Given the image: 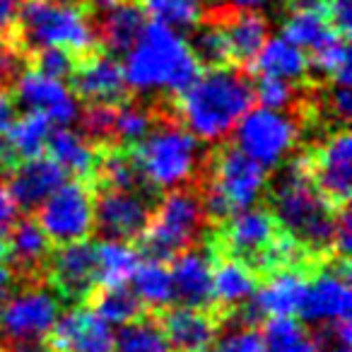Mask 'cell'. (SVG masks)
Returning a JSON list of instances; mask_svg holds the SVG:
<instances>
[{
  "label": "cell",
  "instance_id": "f35d334b",
  "mask_svg": "<svg viewBox=\"0 0 352 352\" xmlns=\"http://www.w3.org/2000/svg\"><path fill=\"white\" fill-rule=\"evenodd\" d=\"M193 36L188 41L193 56L201 63V68H217V65L230 63V49H227V39L222 34V27L217 25V20L201 22L196 30H191Z\"/></svg>",
  "mask_w": 352,
  "mask_h": 352
},
{
  "label": "cell",
  "instance_id": "836d02e7",
  "mask_svg": "<svg viewBox=\"0 0 352 352\" xmlns=\"http://www.w3.org/2000/svg\"><path fill=\"white\" fill-rule=\"evenodd\" d=\"M92 299V311L97 314L102 321H107L109 326H126V323L140 318L142 304L138 302V297L133 294V289L128 285H118V287H99L89 294Z\"/></svg>",
  "mask_w": 352,
  "mask_h": 352
},
{
  "label": "cell",
  "instance_id": "d4e9b609",
  "mask_svg": "<svg viewBox=\"0 0 352 352\" xmlns=\"http://www.w3.org/2000/svg\"><path fill=\"white\" fill-rule=\"evenodd\" d=\"M222 27V34L227 39L230 58L236 63H251L261 46L268 39V20L261 15V10H230L212 17Z\"/></svg>",
  "mask_w": 352,
  "mask_h": 352
},
{
  "label": "cell",
  "instance_id": "b9f144b4",
  "mask_svg": "<svg viewBox=\"0 0 352 352\" xmlns=\"http://www.w3.org/2000/svg\"><path fill=\"white\" fill-rule=\"evenodd\" d=\"M113 116H116L113 104H87V109L78 116V121L82 123V135L94 145H107V142L111 145Z\"/></svg>",
  "mask_w": 352,
  "mask_h": 352
},
{
  "label": "cell",
  "instance_id": "f546056e",
  "mask_svg": "<svg viewBox=\"0 0 352 352\" xmlns=\"http://www.w3.org/2000/svg\"><path fill=\"white\" fill-rule=\"evenodd\" d=\"M138 263H140V254L131 241L104 239L97 246V285L99 287L128 285Z\"/></svg>",
  "mask_w": 352,
  "mask_h": 352
},
{
  "label": "cell",
  "instance_id": "ba28073f",
  "mask_svg": "<svg viewBox=\"0 0 352 352\" xmlns=\"http://www.w3.org/2000/svg\"><path fill=\"white\" fill-rule=\"evenodd\" d=\"M234 147L265 171L280 166L294 152L302 123L289 111L251 107L234 126Z\"/></svg>",
  "mask_w": 352,
  "mask_h": 352
},
{
  "label": "cell",
  "instance_id": "ffe728a7",
  "mask_svg": "<svg viewBox=\"0 0 352 352\" xmlns=\"http://www.w3.org/2000/svg\"><path fill=\"white\" fill-rule=\"evenodd\" d=\"M92 25L107 54H126L145 27V12L133 0H92Z\"/></svg>",
  "mask_w": 352,
  "mask_h": 352
},
{
  "label": "cell",
  "instance_id": "681fc988",
  "mask_svg": "<svg viewBox=\"0 0 352 352\" xmlns=\"http://www.w3.org/2000/svg\"><path fill=\"white\" fill-rule=\"evenodd\" d=\"M17 118V102L6 87H0V135H6Z\"/></svg>",
  "mask_w": 352,
  "mask_h": 352
},
{
  "label": "cell",
  "instance_id": "e575fe53",
  "mask_svg": "<svg viewBox=\"0 0 352 352\" xmlns=\"http://www.w3.org/2000/svg\"><path fill=\"white\" fill-rule=\"evenodd\" d=\"M51 121L39 111H27L25 116H17L10 131L6 133L12 152L17 160H32L46 150V140L51 135Z\"/></svg>",
  "mask_w": 352,
  "mask_h": 352
},
{
  "label": "cell",
  "instance_id": "c3c4849f",
  "mask_svg": "<svg viewBox=\"0 0 352 352\" xmlns=\"http://www.w3.org/2000/svg\"><path fill=\"white\" fill-rule=\"evenodd\" d=\"M15 220H17V206L12 201L10 191H8L6 179L0 176V236H6L10 232Z\"/></svg>",
  "mask_w": 352,
  "mask_h": 352
},
{
  "label": "cell",
  "instance_id": "7bdbcfd3",
  "mask_svg": "<svg viewBox=\"0 0 352 352\" xmlns=\"http://www.w3.org/2000/svg\"><path fill=\"white\" fill-rule=\"evenodd\" d=\"M32 60H34L32 68L56 80L70 78L75 65H78V58H75L70 51H63V49H36Z\"/></svg>",
  "mask_w": 352,
  "mask_h": 352
},
{
  "label": "cell",
  "instance_id": "603a6c76",
  "mask_svg": "<svg viewBox=\"0 0 352 352\" xmlns=\"http://www.w3.org/2000/svg\"><path fill=\"white\" fill-rule=\"evenodd\" d=\"M6 236L8 241L3 246V254H8L10 258L8 265L12 268L15 278H27L30 283L39 280L51 254V241L44 230L36 225V220L25 217V220H15Z\"/></svg>",
  "mask_w": 352,
  "mask_h": 352
},
{
  "label": "cell",
  "instance_id": "6da1fadb",
  "mask_svg": "<svg viewBox=\"0 0 352 352\" xmlns=\"http://www.w3.org/2000/svg\"><path fill=\"white\" fill-rule=\"evenodd\" d=\"M254 107V80L239 65H217L196 75L176 94V121L201 142H220Z\"/></svg>",
  "mask_w": 352,
  "mask_h": 352
},
{
  "label": "cell",
  "instance_id": "7c38bea8",
  "mask_svg": "<svg viewBox=\"0 0 352 352\" xmlns=\"http://www.w3.org/2000/svg\"><path fill=\"white\" fill-rule=\"evenodd\" d=\"M309 157L311 182L333 206H347L350 203L352 186V138L345 126L333 131L316 152Z\"/></svg>",
  "mask_w": 352,
  "mask_h": 352
},
{
  "label": "cell",
  "instance_id": "680465c9",
  "mask_svg": "<svg viewBox=\"0 0 352 352\" xmlns=\"http://www.w3.org/2000/svg\"><path fill=\"white\" fill-rule=\"evenodd\" d=\"M0 258H3V244H0Z\"/></svg>",
  "mask_w": 352,
  "mask_h": 352
},
{
  "label": "cell",
  "instance_id": "4fadbf2b",
  "mask_svg": "<svg viewBox=\"0 0 352 352\" xmlns=\"http://www.w3.org/2000/svg\"><path fill=\"white\" fill-rule=\"evenodd\" d=\"M44 273L49 275L56 294L80 302L97 289V246L92 241L60 244L49 254Z\"/></svg>",
  "mask_w": 352,
  "mask_h": 352
},
{
  "label": "cell",
  "instance_id": "cb8c5ba5",
  "mask_svg": "<svg viewBox=\"0 0 352 352\" xmlns=\"http://www.w3.org/2000/svg\"><path fill=\"white\" fill-rule=\"evenodd\" d=\"M169 273L174 285V299H179L184 307H212V261L206 251L188 249L174 256Z\"/></svg>",
  "mask_w": 352,
  "mask_h": 352
},
{
  "label": "cell",
  "instance_id": "816d5d0a",
  "mask_svg": "<svg viewBox=\"0 0 352 352\" xmlns=\"http://www.w3.org/2000/svg\"><path fill=\"white\" fill-rule=\"evenodd\" d=\"M0 352H54L44 340H22V342H8Z\"/></svg>",
  "mask_w": 352,
  "mask_h": 352
},
{
  "label": "cell",
  "instance_id": "8fae6325",
  "mask_svg": "<svg viewBox=\"0 0 352 352\" xmlns=\"http://www.w3.org/2000/svg\"><path fill=\"white\" fill-rule=\"evenodd\" d=\"M350 261L338 256L328 268L318 270L307 283V292L297 316L302 318V323L328 326V323L350 318Z\"/></svg>",
  "mask_w": 352,
  "mask_h": 352
},
{
  "label": "cell",
  "instance_id": "ab89813d",
  "mask_svg": "<svg viewBox=\"0 0 352 352\" xmlns=\"http://www.w3.org/2000/svg\"><path fill=\"white\" fill-rule=\"evenodd\" d=\"M254 102L273 111H289L297 104V82L280 78H258L254 85Z\"/></svg>",
  "mask_w": 352,
  "mask_h": 352
},
{
  "label": "cell",
  "instance_id": "8992f818",
  "mask_svg": "<svg viewBox=\"0 0 352 352\" xmlns=\"http://www.w3.org/2000/svg\"><path fill=\"white\" fill-rule=\"evenodd\" d=\"M208 182L203 186V206L210 222H222L246 208H254L268 186V174L261 164L234 145L220 147L206 164Z\"/></svg>",
  "mask_w": 352,
  "mask_h": 352
},
{
  "label": "cell",
  "instance_id": "f1b7e54d",
  "mask_svg": "<svg viewBox=\"0 0 352 352\" xmlns=\"http://www.w3.org/2000/svg\"><path fill=\"white\" fill-rule=\"evenodd\" d=\"M131 285L138 302L152 311H164L174 302V285H171V273L164 261H140L131 278Z\"/></svg>",
  "mask_w": 352,
  "mask_h": 352
},
{
  "label": "cell",
  "instance_id": "9c48e42d",
  "mask_svg": "<svg viewBox=\"0 0 352 352\" xmlns=\"http://www.w3.org/2000/svg\"><path fill=\"white\" fill-rule=\"evenodd\" d=\"M36 225L51 244L82 241L94 230V193L87 184L65 182L36 208Z\"/></svg>",
  "mask_w": 352,
  "mask_h": 352
},
{
  "label": "cell",
  "instance_id": "3957f363",
  "mask_svg": "<svg viewBox=\"0 0 352 352\" xmlns=\"http://www.w3.org/2000/svg\"><path fill=\"white\" fill-rule=\"evenodd\" d=\"M198 73L201 63L188 41L160 22H145L135 44L126 51L123 63L128 89L138 94L164 92L176 97L196 80Z\"/></svg>",
  "mask_w": 352,
  "mask_h": 352
},
{
  "label": "cell",
  "instance_id": "d590c367",
  "mask_svg": "<svg viewBox=\"0 0 352 352\" xmlns=\"http://www.w3.org/2000/svg\"><path fill=\"white\" fill-rule=\"evenodd\" d=\"M160 113L150 107H142L135 102L116 104V116H113V133L111 145L116 147H135L147 133L152 131Z\"/></svg>",
  "mask_w": 352,
  "mask_h": 352
},
{
  "label": "cell",
  "instance_id": "91938a15",
  "mask_svg": "<svg viewBox=\"0 0 352 352\" xmlns=\"http://www.w3.org/2000/svg\"><path fill=\"white\" fill-rule=\"evenodd\" d=\"M0 350H3V345H0Z\"/></svg>",
  "mask_w": 352,
  "mask_h": 352
},
{
  "label": "cell",
  "instance_id": "ee69618b",
  "mask_svg": "<svg viewBox=\"0 0 352 352\" xmlns=\"http://www.w3.org/2000/svg\"><path fill=\"white\" fill-rule=\"evenodd\" d=\"M352 246V215L350 206H338L336 210V230H333V254H338L340 258L350 256Z\"/></svg>",
  "mask_w": 352,
  "mask_h": 352
},
{
  "label": "cell",
  "instance_id": "5b68a950",
  "mask_svg": "<svg viewBox=\"0 0 352 352\" xmlns=\"http://www.w3.org/2000/svg\"><path fill=\"white\" fill-rule=\"evenodd\" d=\"M15 27L27 49H63L75 58L92 54L97 46L92 17L82 8L56 0H22Z\"/></svg>",
  "mask_w": 352,
  "mask_h": 352
},
{
  "label": "cell",
  "instance_id": "60d3db41",
  "mask_svg": "<svg viewBox=\"0 0 352 352\" xmlns=\"http://www.w3.org/2000/svg\"><path fill=\"white\" fill-rule=\"evenodd\" d=\"M208 352H263V338L254 323L239 321L215 336Z\"/></svg>",
  "mask_w": 352,
  "mask_h": 352
},
{
  "label": "cell",
  "instance_id": "7a4b0ae2",
  "mask_svg": "<svg viewBox=\"0 0 352 352\" xmlns=\"http://www.w3.org/2000/svg\"><path fill=\"white\" fill-rule=\"evenodd\" d=\"M270 215L278 227L299 241L309 254L333 251L336 210L311 182L309 157H297L283 169L270 191Z\"/></svg>",
  "mask_w": 352,
  "mask_h": 352
},
{
  "label": "cell",
  "instance_id": "ac0fdd59",
  "mask_svg": "<svg viewBox=\"0 0 352 352\" xmlns=\"http://www.w3.org/2000/svg\"><path fill=\"white\" fill-rule=\"evenodd\" d=\"M54 352H113L116 333L89 307H73L58 314L49 333Z\"/></svg>",
  "mask_w": 352,
  "mask_h": 352
},
{
  "label": "cell",
  "instance_id": "d6a6232c",
  "mask_svg": "<svg viewBox=\"0 0 352 352\" xmlns=\"http://www.w3.org/2000/svg\"><path fill=\"white\" fill-rule=\"evenodd\" d=\"M309 68L316 70L321 78L331 80L333 85H352L350 46L347 39L338 32H331L311 49Z\"/></svg>",
  "mask_w": 352,
  "mask_h": 352
},
{
  "label": "cell",
  "instance_id": "f5cc1de1",
  "mask_svg": "<svg viewBox=\"0 0 352 352\" xmlns=\"http://www.w3.org/2000/svg\"><path fill=\"white\" fill-rule=\"evenodd\" d=\"M12 287H15V273L8 263H0V304L10 297Z\"/></svg>",
  "mask_w": 352,
  "mask_h": 352
},
{
  "label": "cell",
  "instance_id": "9a60e30c",
  "mask_svg": "<svg viewBox=\"0 0 352 352\" xmlns=\"http://www.w3.org/2000/svg\"><path fill=\"white\" fill-rule=\"evenodd\" d=\"M278 234L280 227L270 215V210L254 206L227 217L220 232V249L222 254L241 258L251 268H256V263L263 258V254L270 249Z\"/></svg>",
  "mask_w": 352,
  "mask_h": 352
},
{
  "label": "cell",
  "instance_id": "30bf717a",
  "mask_svg": "<svg viewBox=\"0 0 352 352\" xmlns=\"http://www.w3.org/2000/svg\"><path fill=\"white\" fill-rule=\"evenodd\" d=\"M60 314L58 294L34 280L0 304V336L8 342L44 340Z\"/></svg>",
  "mask_w": 352,
  "mask_h": 352
},
{
  "label": "cell",
  "instance_id": "5bb4252c",
  "mask_svg": "<svg viewBox=\"0 0 352 352\" xmlns=\"http://www.w3.org/2000/svg\"><path fill=\"white\" fill-rule=\"evenodd\" d=\"M150 201L140 191L102 188L94 198V227L104 239L135 241L150 222Z\"/></svg>",
  "mask_w": 352,
  "mask_h": 352
},
{
  "label": "cell",
  "instance_id": "7402d4cb",
  "mask_svg": "<svg viewBox=\"0 0 352 352\" xmlns=\"http://www.w3.org/2000/svg\"><path fill=\"white\" fill-rule=\"evenodd\" d=\"M60 184H65V171L51 157L39 155L22 160V164L10 171L8 191L17 210H36Z\"/></svg>",
  "mask_w": 352,
  "mask_h": 352
},
{
  "label": "cell",
  "instance_id": "484cf974",
  "mask_svg": "<svg viewBox=\"0 0 352 352\" xmlns=\"http://www.w3.org/2000/svg\"><path fill=\"white\" fill-rule=\"evenodd\" d=\"M258 285L256 268H251L246 261L234 258V256L222 254L212 263V304L220 309H239L254 294Z\"/></svg>",
  "mask_w": 352,
  "mask_h": 352
},
{
  "label": "cell",
  "instance_id": "db71d44e",
  "mask_svg": "<svg viewBox=\"0 0 352 352\" xmlns=\"http://www.w3.org/2000/svg\"><path fill=\"white\" fill-rule=\"evenodd\" d=\"M15 152H12V147H10V142H8V138L6 135H0V174L6 169H12L15 166Z\"/></svg>",
  "mask_w": 352,
  "mask_h": 352
},
{
  "label": "cell",
  "instance_id": "2e32d148",
  "mask_svg": "<svg viewBox=\"0 0 352 352\" xmlns=\"http://www.w3.org/2000/svg\"><path fill=\"white\" fill-rule=\"evenodd\" d=\"M15 102H20L27 111H39L56 126H70L78 121L80 104L73 89L63 85V80L49 78L34 68L22 70L15 78Z\"/></svg>",
  "mask_w": 352,
  "mask_h": 352
},
{
  "label": "cell",
  "instance_id": "74e56055",
  "mask_svg": "<svg viewBox=\"0 0 352 352\" xmlns=\"http://www.w3.org/2000/svg\"><path fill=\"white\" fill-rule=\"evenodd\" d=\"M113 352H174L155 318H135L118 328Z\"/></svg>",
  "mask_w": 352,
  "mask_h": 352
},
{
  "label": "cell",
  "instance_id": "bcb514c9",
  "mask_svg": "<svg viewBox=\"0 0 352 352\" xmlns=\"http://www.w3.org/2000/svg\"><path fill=\"white\" fill-rule=\"evenodd\" d=\"M326 17L331 30L347 39L352 30V0H326Z\"/></svg>",
  "mask_w": 352,
  "mask_h": 352
},
{
  "label": "cell",
  "instance_id": "11a10c76",
  "mask_svg": "<svg viewBox=\"0 0 352 352\" xmlns=\"http://www.w3.org/2000/svg\"><path fill=\"white\" fill-rule=\"evenodd\" d=\"M270 0H227L230 10H261L268 6Z\"/></svg>",
  "mask_w": 352,
  "mask_h": 352
},
{
  "label": "cell",
  "instance_id": "4dcf8cb0",
  "mask_svg": "<svg viewBox=\"0 0 352 352\" xmlns=\"http://www.w3.org/2000/svg\"><path fill=\"white\" fill-rule=\"evenodd\" d=\"M263 352H321L316 336L307 331L299 318H265L263 326Z\"/></svg>",
  "mask_w": 352,
  "mask_h": 352
},
{
  "label": "cell",
  "instance_id": "7dc6e473",
  "mask_svg": "<svg viewBox=\"0 0 352 352\" xmlns=\"http://www.w3.org/2000/svg\"><path fill=\"white\" fill-rule=\"evenodd\" d=\"M328 109H331L333 118L340 121V126H347L352 116V92L350 85H333V92L328 97Z\"/></svg>",
  "mask_w": 352,
  "mask_h": 352
},
{
  "label": "cell",
  "instance_id": "f907efd6",
  "mask_svg": "<svg viewBox=\"0 0 352 352\" xmlns=\"http://www.w3.org/2000/svg\"><path fill=\"white\" fill-rule=\"evenodd\" d=\"M22 0H0V39L15 30Z\"/></svg>",
  "mask_w": 352,
  "mask_h": 352
},
{
  "label": "cell",
  "instance_id": "6f0895ef",
  "mask_svg": "<svg viewBox=\"0 0 352 352\" xmlns=\"http://www.w3.org/2000/svg\"><path fill=\"white\" fill-rule=\"evenodd\" d=\"M56 3H70V6H75V3H82V0H56Z\"/></svg>",
  "mask_w": 352,
  "mask_h": 352
},
{
  "label": "cell",
  "instance_id": "83f0119b",
  "mask_svg": "<svg viewBox=\"0 0 352 352\" xmlns=\"http://www.w3.org/2000/svg\"><path fill=\"white\" fill-rule=\"evenodd\" d=\"M251 65L261 78H280L287 82H299L309 73V56L304 54V49H299L285 36H273V39H265V44L261 46Z\"/></svg>",
  "mask_w": 352,
  "mask_h": 352
},
{
  "label": "cell",
  "instance_id": "1f68e13d",
  "mask_svg": "<svg viewBox=\"0 0 352 352\" xmlns=\"http://www.w3.org/2000/svg\"><path fill=\"white\" fill-rule=\"evenodd\" d=\"M140 10L174 32H191L206 22L208 0H140Z\"/></svg>",
  "mask_w": 352,
  "mask_h": 352
},
{
  "label": "cell",
  "instance_id": "d6986e66",
  "mask_svg": "<svg viewBox=\"0 0 352 352\" xmlns=\"http://www.w3.org/2000/svg\"><path fill=\"white\" fill-rule=\"evenodd\" d=\"M73 94L87 104H123L128 85L123 65L111 54H87L73 70Z\"/></svg>",
  "mask_w": 352,
  "mask_h": 352
},
{
  "label": "cell",
  "instance_id": "9f6ffc18",
  "mask_svg": "<svg viewBox=\"0 0 352 352\" xmlns=\"http://www.w3.org/2000/svg\"><path fill=\"white\" fill-rule=\"evenodd\" d=\"M323 352H350V345H328Z\"/></svg>",
  "mask_w": 352,
  "mask_h": 352
},
{
  "label": "cell",
  "instance_id": "52a82bcc",
  "mask_svg": "<svg viewBox=\"0 0 352 352\" xmlns=\"http://www.w3.org/2000/svg\"><path fill=\"white\" fill-rule=\"evenodd\" d=\"M203 196L196 186H182L166 191L150 212L142 249L155 261H169L193 249L208 225Z\"/></svg>",
  "mask_w": 352,
  "mask_h": 352
},
{
  "label": "cell",
  "instance_id": "277c9868",
  "mask_svg": "<svg viewBox=\"0 0 352 352\" xmlns=\"http://www.w3.org/2000/svg\"><path fill=\"white\" fill-rule=\"evenodd\" d=\"M131 155L147 193H166L174 188L191 186L193 179L206 171L201 140L169 116H157L152 131L138 142Z\"/></svg>",
  "mask_w": 352,
  "mask_h": 352
},
{
  "label": "cell",
  "instance_id": "44dd1931",
  "mask_svg": "<svg viewBox=\"0 0 352 352\" xmlns=\"http://www.w3.org/2000/svg\"><path fill=\"white\" fill-rule=\"evenodd\" d=\"M164 338L174 352H208L217 336V318L208 309L169 307L160 318Z\"/></svg>",
  "mask_w": 352,
  "mask_h": 352
},
{
  "label": "cell",
  "instance_id": "e0dca14e",
  "mask_svg": "<svg viewBox=\"0 0 352 352\" xmlns=\"http://www.w3.org/2000/svg\"><path fill=\"white\" fill-rule=\"evenodd\" d=\"M307 275L299 268L270 270L263 283L256 285L254 294L246 304L244 323H254L256 318H283L297 316L302 309V299L307 292Z\"/></svg>",
  "mask_w": 352,
  "mask_h": 352
},
{
  "label": "cell",
  "instance_id": "8d00e7d4",
  "mask_svg": "<svg viewBox=\"0 0 352 352\" xmlns=\"http://www.w3.org/2000/svg\"><path fill=\"white\" fill-rule=\"evenodd\" d=\"M99 182L104 184V188H118V191H140V174L138 166L133 162V155L126 147L109 145V150L99 152L97 171Z\"/></svg>",
  "mask_w": 352,
  "mask_h": 352
},
{
  "label": "cell",
  "instance_id": "f6af8a7d",
  "mask_svg": "<svg viewBox=\"0 0 352 352\" xmlns=\"http://www.w3.org/2000/svg\"><path fill=\"white\" fill-rule=\"evenodd\" d=\"M25 68V56L17 46L6 44L0 39V87H6L8 82L17 78Z\"/></svg>",
  "mask_w": 352,
  "mask_h": 352
},
{
  "label": "cell",
  "instance_id": "4316f807",
  "mask_svg": "<svg viewBox=\"0 0 352 352\" xmlns=\"http://www.w3.org/2000/svg\"><path fill=\"white\" fill-rule=\"evenodd\" d=\"M46 150H49L51 160L65 174L87 179V176H94V171H97L99 150L94 147V142H89L82 133L73 131L70 126H58L56 131H51L49 140H46Z\"/></svg>",
  "mask_w": 352,
  "mask_h": 352
}]
</instances>
